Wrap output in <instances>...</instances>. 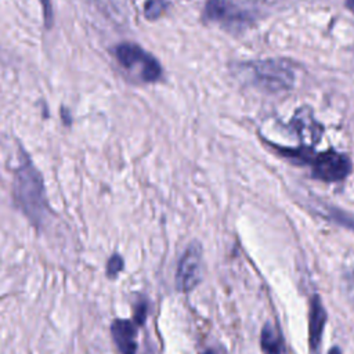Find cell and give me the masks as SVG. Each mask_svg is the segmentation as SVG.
Instances as JSON below:
<instances>
[{"mask_svg":"<svg viewBox=\"0 0 354 354\" xmlns=\"http://www.w3.org/2000/svg\"><path fill=\"white\" fill-rule=\"evenodd\" d=\"M11 196L15 209L26 217L32 227L41 231L48 220L51 207L46 195L43 174L24 148H21L19 165L14 169Z\"/></svg>","mask_w":354,"mask_h":354,"instance_id":"6da1fadb","label":"cell"},{"mask_svg":"<svg viewBox=\"0 0 354 354\" xmlns=\"http://www.w3.org/2000/svg\"><path fill=\"white\" fill-rule=\"evenodd\" d=\"M165 10L163 0H148L145 3V17L148 19H156L162 15Z\"/></svg>","mask_w":354,"mask_h":354,"instance_id":"4fadbf2b","label":"cell"},{"mask_svg":"<svg viewBox=\"0 0 354 354\" xmlns=\"http://www.w3.org/2000/svg\"><path fill=\"white\" fill-rule=\"evenodd\" d=\"M236 69L249 84L268 94L289 91L296 84V65L283 57L239 62Z\"/></svg>","mask_w":354,"mask_h":354,"instance_id":"7a4b0ae2","label":"cell"},{"mask_svg":"<svg viewBox=\"0 0 354 354\" xmlns=\"http://www.w3.org/2000/svg\"><path fill=\"white\" fill-rule=\"evenodd\" d=\"M261 348L266 354H282L283 353V342L274 325L270 322L264 325L261 330V339H260Z\"/></svg>","mask_w":354,"mask_h":354,"instance_id":"30bf717a","label":"cell"},{"mask_svg":"<svg viewBox=\"0 0 354 354\" xmlns=\"http://www.w3.org/2000/svg\"><path fill=\"white\" fill-rule=\"evenodd\" d=\"M289 126L299 136L301 145L306 147L317 145L324 131L322 124L314 118L313 111L307 106L296 109L295 115L290 119Z\"/></svg>","mask_w":354,"mask_h":354,"instance_id":"52a82bcc","label":"cell"},{"mask_svg":"<svg viewBox=\"0 0 354 354\" xmlns=\"http://www.w3.org/2000/svg\"><path fill=\"white\" fill-rule=\"evenodd\" d=\"M326 322V311L322 306L319 296H313L310 303V317H308V343L313 351H315L321 343V336Z\"/></svg>","mask_w":354,"mask_h":354,"instance_id":"9c48e42d","label":"cell"},{"mask_svg":"<svg viewBox=\"0 0 354 354\" xmlns=\"http://www.w3.org/2000/svg\"><path fill=\"white\" fill-rule=\"evenodd\" d=\"M328 354H342V350L339 347H332Z\"/></svg>","mask_w":354,"mask_h":354,"instance_id":"2e32d148","label":"cell"},{"mask_svg":"<svg viewBox=\"0 0 354 354\" xmlns=\"http://www.w3.org/2000/svg\"><path fill=\"white\" fill-rule=\"evenodd\" d=\"M148 310H149V300L142 295L137 296V300L133 304V321L138 326H142L145 324L148 317Z\"/></svg>","mask_w":354,"mask_h":354,"instance_id":"7c38bea8","label":"cell"},{"mask_svg":"<svg viewBox=\"0 0 354 354\" xmlns=\"http://www.w3.org/2000/svg\"><path fill=\"white\" fill-rule=\"evenodd\" d=\"M203 19L227 30L239 32L253 25L256 15L252 10L232 0H207L203 7Z\"/></svg>","mask_w":354,"mask_h":354,"instance_id":"3957f363","label":"cell"},{"mask_svg":"<svg viewBox=\"0 0 354 354\" xmlns=\"http://www.w3.org/2000/svg\"><path fill=\"white\" fill-rule=\"evenodd\" d=\"M344 6L351 14H354V0H344Z\"/></svg>","mask_w":354,"mask_h":354,"instance_id":"9a60e30c","label":"cell"},{"mask_svg":"<svg viewBox=\"0 0 354 354\" xmlns=\"http://www.w3.org/2000/svg\"><path fill=\"white\" fill-rule=\"evenodd\" d=\"M203 278V249L202 243L196 239L191 241L184 253L181 254L176 274L174 288L180 293H189L194 290Z\"/></svg>","mask_w":354,"mask_h":354,"instance_id":"5b68a950","label":"cell"},{"mask_svg":"<svg viewBox=\"0 0 354 354\" xmlns=\"http://www.w3.org/2000/svg\"><path fill=\"white\" fill-rule=\"evenodd\" d=\"M41 7H43V15H44V22L46 26L50 28L53 25V10H51V3L50 0H40Z\"/></svg>","mask_w":354,"mask_h":354,"instance_id":"5bb4252c","label":"cell"},{"mask_svg":"<svg viewBox=\"0 0 354 354\" xmlns=\"http://www.w3.org/2000/svg\"><path fill=\"white\" fill-rule=\"evenodd\" d=\"M123 268H124V260H123L122 254H119L118 252H115V253H112V254L108 257V260H106V264H105V275H106L108 279L113 281V279H116V278L120 275V272L123 271Z\"/></svg>","mask_w":354,"mask_h":354,"instance_id":"8fae6325","label":"cell"},{"mask_svg":"<svg viewBox=\"0 0 354 354\" xmlns=\"http://www.w3.org/2000/svg\"><path fill=\"white\" fill-rule=\"evenodd\" d=\"M311 166V176L325 183L344 180L353 170V163L346 153L329 148L324 152H313L307 160Z\"/></svg>","mask_w":354,"mask_h":354,"instance_id":"8992f818","label":"cell"},{"mask_svg":"<svg viewBox=\"0 0 354 354\" xmlns=\"http://www.w3.org/2000/svg\"><path fill=\"white\" fill-rule=\"evenodd\" d=\"M138 328L140 326L133 319L127 318H115L111 322V337L119 354H137Z\"/></svg>","mask_w":354,"mask_h":354,"instance_id":"ba28073f","label":"cell"},{"mask_svg":"<svg viewBox=\"0 0 354 354\" xmlns=\"http://www.w3.org/2000/svg\"><path fill=\"white\" fill-rule=\"evenodd\" d=\"M202 354H220L217 350H214V348H207V350H205Z\"/></svg>","mask_w":354,"mask_h":354,"instance_id":"e0dca14e","label":"cell"},{"mask_svg":"<svg viewBox=\"0 0 354 354\" xmlns=\"http://www.w3.org/2000/svg\"><path fill=\"white\" fill-rule=\"evenodd\" d=\"M118 62L141 82L153 83L162 76V66L155 57L136 43H120L115 48Z\"/></svg>","mask_w":354,"mask_h":354,"instance_id":"277c9868","label":"cell"}]
</instances>
